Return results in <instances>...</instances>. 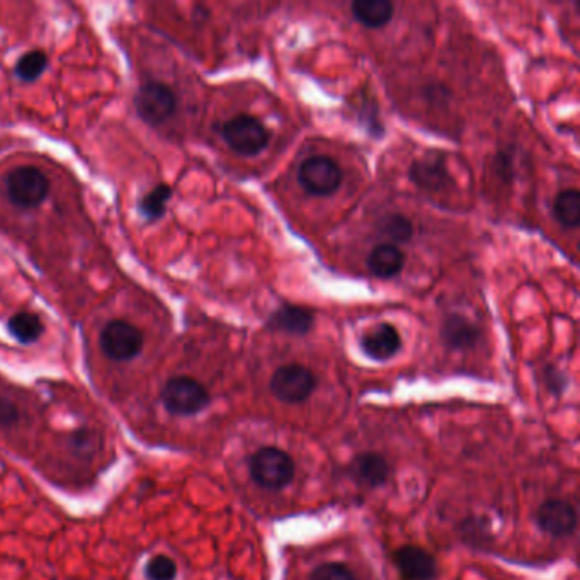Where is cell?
Returning <instances> with one entry per match:
<instances>
[{
	"label": "cell",
	"instance_id": "30bf717a",
	"mask_svg": "<svg viewBox=\"0 0 580 580\" xmlns=\"http://www.w3.org/2000/svg\"><path fill=\"white\" fill-rule=\"evenodd\" d=\"M393 562L405 580H436L438 577L436 558L421 546H402L393 555Z\"/></svg>",
	"mask_w": 580,
	"mask_h": 580
},
{
	"label": "cell",
	"instance_id": "cb8c5ba5",
	"mask_svg": "<svg viewBox=\"0 0 580 580\" xmlns=\"http://www.w3.org/2000/svg\"><path fill=\"white\" fill-rule=\"evenodd\" d=\"M308 580H356V577L344 563L327 562L313 570Z\"/></svg>",
	"mask_w": 580,
	"mask_h": 580
},
{
	"label": "cell",
	"instance_id": "ba28073f",
	"mask_svg": "<svg viewBox=\"0 0 580 580\" xmlns=\"http://www.w3.org/2000/svg\"><path fill=\"white\" fill-rule=\"evenodd\" d=\"M298 181L312 196H330L341 188L342 171L336 160L325 155H313L303 162Z\"/></svg>",
	"mask_w": 580,
	"mask_h": 580
},
{
	"label": "cell",
	"instance_id": "3957f363",
	"mask_svg": "<svg viewBox=\"0 0 580 580\" xmlns=\"http://www.w3.org/2000/svg\"><path fill=\"white\" fill-rule=\"evenodd\" d=\"M165 410L172 416H196L210 405L211 397L200 381L189 376H176L165 383L160 393Z\"/></svg>",
	"mask_w": 580,
	"mask_h": 580
},
{
	"label": "cell",
	"instance_id": "7c38bea8",
	"mask_svg": "<svg viewBox=\"0 0 580 580\" xmlns=\"http://www.w3.org/2000/svg\"><path fill=\"white\" fill-rule=\"evenodd\" d=\"M410 179L427 191H441L453 184L448 167L439 154H429L424 159L416 160L410 169Z\"/></svg>",
	"mask_w": 580,
	"mask_h": 580
},
{
	"label": "cell",
	"instance_id": "5b68a950",
	"mask_svg": "<svg viewBox=\"0 0 580 580\" xmlns=\"http://www.w3.org/2000/svg\"><path fill=\"white\" fill-rule=\"evenodd\" d=\"M222 137L237 154L252 157L268 147L269 131L251 114H239L222 126Z\"/></svg>",
	"mask_w": 580,
	"mask_h": 580
},
{
	"label": "cell",
	"instance_id": "2e32d148",
	"mask_svg": "<svg viewBox=\"0 0 580 580\" xmlns=\"http://www.w3.org/2000/svg\"><path fill=\"white\" fill-rule=\"evenodd\" d=\"M405 256L397 245L381 244L371 251L368 268L376 278L388 279L397 276L404 269Z\"/></svg>",
	"mask_w": 580,
	"mask_h": 580
},
{
	"label": "cell",
	"instance_id": "d6986e66",
	"mask_svg": "<svg viewBox=\"0 0 580 580\" xmlns=\"http://www.w3.org/2000/svg\"><path fill=\"white\" fill-rule=\"evenodd\" d=\"M172 194H174V191H172L171 186L165 184V182H160L150 193L145 194L140 203H138L140 215L148 222H157V220L164 217L165 211H167V203L171 201Z\"/></svg>",
	"mask_w": 580,
	"mask_h": 580
},
{
	"label": "cell",
	"instance_id": "5bb4252c",
	"mask_svg": "<svg viewBox=\"0 0 580 580\" xmlns=\"http://www.w3.org/2000/svg\"><path fill=\"white\" fill-rule=\"evenodd\" d=\"M313 324H315V317L310 310L290 305V303L276 308L268 320L269 329L281 330L291 336H305L312 330Z\"/></svg>",
	"mask_w": 580,
	"mask_h": 580
},
{
	"label": "cell",
	"instance_id": "8992f818",
	"mask_svg": "<svg viewBox=\"0 0 580 580\" xmlns=\"http://www.w3.org/2000/svg\"><path fill=\"white\" fill-rule=\"evenodd\" d=\"M99 346L103 353L113 361H131L142 353L143 332L137 325L130 324L126 320H111L101 330Z\"/></svg>",
	"mask_w": 580,
	"mask_h": 580
},
{
	"label": "cell",
	"instance_id": "4fadbf2b",
	"mask_svg": "<svg viewBox=\"0 0 580 580\" xmlns=\"http://www.w3.org/2000/svg\"><path fill=\"white\" fill-rule=\"evenodd\" d=\"M402 347L399 330L390 324H380L364 334L361 349L373 361H388L399 353Z\"/></svg>",
	"mask_w": 580,
	"mask_h": 580
},
{
	"label": "cell",
	"instance_id": "ac0fdd59",
	"mask_svg": "<svg viewBox=\"0 0 580 580\" xmlns=\"http://www.w3.org/2000/svg\"><path fill=\"white\" fill-rule=\"evenodd\" d=\"M7 330L21 344H33L40 339L45 327L36 313L18 312L7 322Z\"/></svg>",
	"mask_w": 580,
	"mask_h": 580
},
{
	"label": "cell",
	"instance_id": "9c48e42d",
	"mask_svg": "<svg viewBox=\"0 0 580 580\" xmlns=\"http://www.w3.org/2000/svg\"><path fill=\"white\" fill-rule=\"evenodd\" d=\"M535 521L545 535L565 538L577 528V512L569 502L550 499L536 509Z\"/></svg>",
	"mask_w": 580,
	"mask_h": 580
},
{
	"label": "cell",
	"instance_id": "e0dca14e",
	"mask_svg": "<svg viewBox=\"0 0 580 580\" xmlns=\"http://www.w3.org/2000/svg\"><path fill=\"white\" fill-rule=\"evenodd\" d=\"M353 18L366 28H383L393 18V4L388 0H356L351 4Z\"/></svg>",
	"mask_w": 580,
	"mask_h": 580
},
{
	"label": "cell",
	"instance_id": "7a4b0ae2",
	"mask_svg": "<svg viewBox=\"0 0 580 580\" xmlns=\"http://www.w3.org/2000/svg\"><path fill=\"white\" fill-rule=\"evenodd\" d=\"M249 473L261 489H285L295 478V461L279 448H261L249 460Z\"/></svg>",
	"mask_w": 580,
	"mask_h": 580
},
{
	"label": "cell",
	"instance_id": "484cf974",
	"mask_svg": "<svg viewBox=\"0 0 580 580\" xmlns=\"http://www.w3.org/2000/svg\"><path fill=\"white\" fill-rule=\"evenodd\" d=\"M545 380L546 385L550 388V392L555 393V395H560V393L567 387V380L563 376L562 371H558L555 366H548L545 370Z\"/></svg>",
	"mask_w": 580,
	"mask_h": 580
},
{
	"label": "cell",
	"instance_id": "8fae6325",
	"mask_svg": "<svg viewBox=\"0 0 580 580\" xmlns=\"http://www.w3.org/2000/svg\"><path fill=\"white\" fill-rule=\"evenodd\" d=\"M347 473L361 487L376 489L385 484L390 477V465L387 458L380 453L364 451L354 456V460L347 468Z\"/></svg>",
	"mask_w": 580,
	"mask_h": 580
},
{
	"label": "cell",
	"instance_id": "9a60e30c",
	"mask_svg": "<svg viewBox=\"0 0 580 580\" xmlns=\"http://www.w3.org/2000/svg\"><path fill=\"white\" fill-rule=\"evenodd\" d=\"M480 337H482V332L477 325L463 315H450L441 327V339L444 344L456 351L472 349L477 346Z\"/></svg>",
	"mask_w": 580,
	"mask_h": 580
},
{
	"label": "cell",
	"instance_id": "277c9868",
	"mask_svg": "<svg viewBox=\"0 0 580 580\" xmlns=\"http://www.w3.org/2000/svg\"><path fill=\"white\" fill-rule=\"evenodd\" d=\"M138 118L150 126L164 125L176 113L177 99L171 87L160 80H147L133 99Z\"/></svg>",
	"mask_w": 580,
	"mask_h": 580
},
{
	"label": "cell",
	"instance_id": "44dd1931",
	"mask_svg": "<svg viewBox=\"0 0 580 580\" xmlns=\"http://www.w3.org/2000/svg\"><path fill=\"white\" fill-rule=\"evenodd\" d=\"M48 69V55L41 50L24 53L14 67V74L23 82H35Z\"/></svg>",
	"mask_w": 580,
	"mask_h": 580
},
{
	"label": "cell",
	"instance_id": "7402d4cb",
	"mask_svg": "<svg viewBox=\"0 0 580 580\" xmlns=\"http://www.w3.org/2000/svg\"><path fill=\"white\" fill-rule=\"evenodd\" d=\"M378 230L381 235H385L393 242H409L414 235V225L409 218L400 213H392L381 218L378 222Z\"/></svg>",
	"mask_w": 580,
	"mask_h": 580
},
{
	"label": "cell",
	"instance_id": "6da1fadb",
	"mask_svg": "<svg viewBox=\"0 0 580 580\" xmlns=\"http://www.w3.org/2000/svg\"><path fill=\"white\" fill-rule=\"evenodd\" d=\"M7 198L21 210H36L50 194V179L33 165H21L6 176Z\"/></svg>",
	"mask_w": 580,
	"mask_h": 580
},
{
	"label": "cell",
	"instance_id": "d4e9b609",
	"mask_svg": "<svg viewBox=\"0 0 580 580\" xmlns=\"http://www.w3.org/2000/svg\"><path fill=\"white\" fill-rule=\"evenodd\" d=\"M19 410L14 402L0 395V427H11L18 422Z\"/></svg>",
	"mask_w": 580,
	"mask_h": 580
},
{
	"label": "cell",
	"instance_id": "ffe728a7",
	"mask_svg": "<svg viewBox=\"0 0 580 580\" xmlns=\"http://www.w3.org/2000/svg\"><path fill=\"white\" fill-rule=\"evenodd\" d=\"M553 215L563 227L575 228L580 223V193L577 189H565L553 203Z\"/></svg>",
	"mask_w": 580,
	"mask_h": 580
},
{
	"label": "cell",
	"instance_id": "52a82bcc",
	"mask_svg": "<svg viewBox=\"0 0 580 580\" xmlns=\"http://www.w3.org/2000/svg\"><path fill=\"white\" fill-rule=\"evenodd\" d=\"M269 388L279 402L300 404L317 388V378L302 364H286L276 370Z\"/></svg>",
	"mask_w": 580,
	"mask_h": 580
},
{
	"label": "cell",
	"instance_id": "603a6c76",
	"mask_svg": "<svg viewBox=\"0 0 580 580\" xmlns=\"http://www.w3.org/2000/svg\"><path fill=\"white\" fill-rule=\"evenodd\" d=\"M145 575L148 580H174L177 575V565L167 555H157L147 563Z\"/></svg>",
	"mask_w": 580,
	"mask_h": 580
}]
</instances>
